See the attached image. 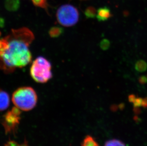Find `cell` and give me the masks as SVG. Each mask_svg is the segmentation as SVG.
<instances>
[{
    "instance_id": "obj_1",
    "label": "cell",
    "mask_w": 147,
    "mask_h": 146,
    "mask_svg": "<svg viewBox=\"0 0 147 146\" xmlns=\"http://www.w3.org/2000/svg\"><path fill=\"white\" fill-rule=\"evenodd\" d=\"M5 38L7 45L0 53V69L5 73L10 74L31 62L32 55L29 47L34 36L31 30L24 27L12 29Z\"/></svg>"
},
{
    "instance_id": "obj_2",
    "label": "cell",
    "mask_w": 147,
    "mask_h": 146,
    "mask_svg": "<svg viewBox=\"0 0 147 146\" xmlns=\"http://www.w3.org/2000/svg\"><path fill=\"white\" fill-rule=\"evenodd\" d=\"M37 95L32 87H20L13 93L12 101L19 109L24 111H29L35 107L37 103Z\"/></svg>"
},
{
    "instance_id": "obj_3",
    "label": "cell",
    "mask_w": 147,
    "mask_h": 146,
    "mask_svg": "<svg viewBox=\"0 0 147 146\" xmlns=\"http://www.w3.org/2000/svg\"><path fill=\"white\" fill-rule=\"evenodd\" d=\"M30 75L37 83L47 82L53 77L51 64L44 57H37L31 66Z\"/></svg>"
},
{
    "instance_id": "obj_4",
    "label": "cell",
    "mask_w": 147,
    "mask_h": 146,
    "mask_svg": "<svg viewBox=\"0 0 147 146\" xmlns=\"http://www.w3.org/2000/svg\"><path fill=\"white\" fill-rule=\"evenodd\" d=\"M57 21L61 25L66 27L75 25L79 19L78 10L70 4L61 5L58 9L56 13Z\"/></svg>"
},
{
    "instance_id": "obj_5",
    "label": "cell",
    "mask_w": 147,
    "mask_h": 146,
    "mask_svg": "<svg viewBox=\"0 0 147 146\" xmlns=\"http://www.w3.org/2000/svg\"><path fill=\"white\" fill-rule=\"evenodd\" d=\"M20 110L16 106L13 107L11 110L8 111L3 116L1 123L6 134L13 133L16 132L21 120Z\"/></svg>"
},
{
    "instance_id": "obj_6",
    "label": "cell",
    "mask_w": 147,
    "mask_h": 146,
    "mask_svg": "<svg viewBox=\"0 0 147 146\" xmlns=\"http://www.w3.org/2000/svg\"><path fill=\"white\" fill-rule=\"evenodd\" d=\"M113 16L110 9L108 7H101L97 11L96 17L98 21H105Z\"/></svg>"
},
{
    "instance_id": "obj_7",
    "label": "cell",
    "mask_w": 147,
    "mask_h": 146,
    "mask_svg": "<svg viewBox=\"0 0 147 146\" xmlns=\"http://www.w3.org/2000/svg\"><path fill=\"white\" fill-rule=\"evenodd\" d=\"M10 96L5 91L0 89V111L5 110L10 105Z\"/></svg>"
},
{
    "instance_id": "obj_8",
    "label": "cell",
    "mask_w": 147,
    "mask_h": 146,
    "mask_svg": "<svg viewBox=\"0 0 147 146\" xmlns=\"http://www.w3.org/2000/svg\"><path fill=\"white\" fill-rule=\"evenodd\" d=\"M129 100L130 102L133 103V105L136 107H147V98L138 97L134 94L129 95Z\"/></svg>"
},
{
    "instance_id": "obj_9",
    "label": "cell",
    "mask_w": 147,
    "mask_h": 146,
    "mask_svg": "<svg viewBox=\"0 0 147 146\" xmlns=\"http://www.w3.org/2000/svg\"><path fill=\"white\" fill-rule=\"evenodd\" d=\"M19 0H6L5 7L9 11H16L19 7Z\"/></svg>"
},
{
    "instance_id": "obj_10",
    "label": "cell",
    "mask_w": 147,
    "mask_h": 146,
    "mask_svg": "<svg viewBox=\"0 0 147 146\" xmlns=\"http://www.w3.org/2000/svg\"><path fill=\"white\" fill-rule=\"evenodd\" d=\"M63 32V29L60 27H53L50 29L49 34L52 38H57L60 37Z\"/></svg>"
},
{
    "instance_id": "obj_11",
    "label": "cell",
    "mask_w": 147,
    "mask_h": 146,
    "mask_svg": "<svg viewBox=\"0 0 147 146\" xmlns=\"http://www.w3.org/2000/svg\"><path fill=\"white\" fill-rule=\"evenodd\" d=\"M82 146H99L95 139L90 135L86 136L81 143Z\"/></svg>"
},
{
    "instance_id": "obj_12",
    "label": "cell",
    "mask_w": 147,
    "mask_h": 146,
    "mask_svg": "<svg viewBox=\"0 0 147 146\" xmlns=\"http://www.w3.org/2000/svg\"><path fill=\"white\" fill-rule=\"evenodd\" d=\"M135 68L138 72H145L147 69V63L143 60H140L135 64Z\"/></svg>"
},
{
    "instance_id": "obj_13",
    "label": "cell",
    "mask_w": 147,
    "mask_h": 146,
    "mask_svg": "<svg viewBox=\"0 0 147 146\" xmlns=\"http://www.w3.org/2000/svg\"><path fill=\"white\" fill-rule=\"evenodd\" d=\"M97 11H96L94 7L90 6V7H88L85 11V15L87 19H92L96 16Z\"/></svg>"
},
{
    "instance_id": "obj_14",
    "label": "cell",
    "mask_w": 147,
    "mask_h": 146,
    "mask_svg": "<svg viewBox=\"0 0 147 146\" xmlns=\"http://www.w3.org/2000/svg\"><path fill=\"white\" fill-rule=\"evenodd\" d=\"M104 146H126L125 144L118 139H111L106 142Z\"/></svg>"
},
{
    "instance_id": "obj_15",
    "label": "cell",
    "mask_w": 147,
    "mask_h": 146,
    "mask_svg": "<svg viewBox=\"0 0 147 146\" xmlns=\"http://www.w3.org/2000/svg\"><path fill=\"white\" fill-rule=\"evenodd\" d=\"M32 1L33 4L37 7L46 9L47 8L46 0H32Z\"/></svg>"
},
{
    "instance_id": "obj_16",
    "label": "cell",
    "mask_w": 147,
    "mask_h": 146,
    "mask_svg": "<svg viewBox=\"0 0 147 146\" xmlns=\"http://www.w3.org/2000/svg\"><path fill=\"white\" fill-rule=\"evenodd\" d=\"M111 45V43L108 39H103L100 43V47L103 50H108Z\"/></svg>"
},
{
    "instance_id": "obj_17",
    "label": "cell",
    "mask_w": 147,
    "mask_h": 146,
    "mask_svg": "<svg viewBox=\"0 0 147 146\" xmlns=\"http://www.w3.org/2000/svg\"><path fill=\"white\" fill-rule=\"evenodd\" d=\"M4 146H29L28 141H25L22 143H19L15 141H9L4 144Z\"/></svg>"
},
{
    "instance_id": "obj_18",
    "label": "cell",
    "mask_w": 147,
    "mask_h": 146,
    "mask_svg": "<svg viewBox=\"0 0 147 146\" xmlns=\"http://www.w3.org/2000/svg\"><path fill=\"white\" fill-rule=\"evenodd\" d=\"M139 83L140 84H145L147 83V76H141L139 78Z\"/></svg>"
}]
</instances>
